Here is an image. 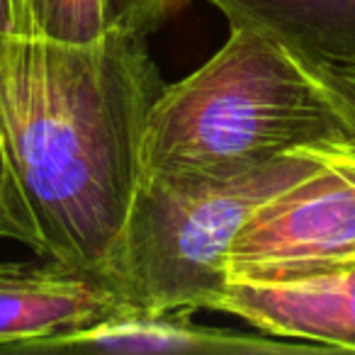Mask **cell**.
Masks as SVG:
<instances>
[{
	"instance_id": "6da1fadb",
	"label": "cell",
	"mask_w": 355,
	"mask_h": 355,
	"mask_svg": "<svg viewBox=\"0 0 355 355\" xmlns=\"http://www.w3.org/2000/svg\"><path fill=\"white\" fill-rule=\"evenodd\" d=\"M161 90L146 35L124 27L85 44L0 37V144L37 256L105 277Z\"/></svg>"
},
{
	"instance_id": "7a4b0ae2",
	"label": "cell",
	"mask_w": 355,
	"mask_h": 355,
	"mask_svg": "<svg viewBox=\"0 0 355 355\" xmlns=\"http://www.w3.org/2000/svg\"><path fill=\"white\" fill-rule=\"evenodd\" d=\"M355 134L353 112L280 37L234 25L200 69L163 85L144 132V173L202 171L324 146Z\"/></svg>"
},
{
	"instance_id": "3957f363",
	"label": "cell",
	"mask_w": 355,
	"mask_h": 355,
	"mask_svg": "<svg viewBox=\"0 0 355 355\" xmlns=\"http://www.w3.org/2000/svg\"><path fill=\"white\" fill-rule=\"evenodd\" d=\"M319 166L309 153L285 151L236 166L141 173L105 277L134 311H214L239 232Z\"/></svg>"
},
{
	"instance_id": "277c9868",
	"label": "cell",
	"mask_w": 355,
	"mask_h": 355,
	"mask_svg": "<svg viewBox=\"0 0 355 355\" xmlns=\"http://www.w3.org/2000/svg\"><path fill=\"white\" fill-rule=\"evenodd\" d=\"M309 156L321 161L319 171L248 219L232 243L227 277H272L355 261V158Z\"/></svg>"
},
{
	"instance_id": "5b68a950",
	"label": "cell",
	"mask_w": 355,
	"mask_h": 355,
	"mask_svg": "<svg viewBox=\"0 0 355 355\" xmlns=\"http://www.w3.org/2000/svg\"><path fill=\"white\" fill-rule=\"evenodd\" d=\"M214 311L261 334L355 353V261L272 277H229Z\"/></svg>"
},
{
	"instance_id": "8992f818",
	"label": "cell",
	"mask_w": 355,
	"mask_h": 355,
	"mask_svg": "<svg viewBox=\"0 0 355 355\" xmlns=\"http://www.w3.org/2000/svg\"><path fill=\"white\" fill-rule=\"evenodd\" d=\"M129 306L112 282L59 261H0V345L25 350L49 336L85 329Z\"/></svg>"
},
{
	"instance_id": "52a82bcc",
	"label": "cell",
	"mask_w": 355,
	"mask_h": 355,
	"mask_svg": "<svg viewBox=\"0 0 355 355\" xmlns=\"http://www.w3.org/2000/svg\"><path fill=\"white\" fill-rule=\"evenodd\" d=\"M25 350H88V353L151 355V353H209V355H285L324 353L326 345L280 336L241 334L234 329L195 324L183 311H119L85 329L49 336Z\"/></svg>"
},
{
	"instance_id": "ba28073f",
	"label": "cell",
	"mask_w": 355,
	"mask_h": 355,
	"mask_svg": "<svg viewBox=\"0 0 355 355\" xmlns=\"http://www.w3.org/2000/svg\"><path fill=\"white\" fill-rule=\"evenodd\" d=\"M229 25L280 37L326 69L355 66V0H207Z\"/></svg>"
},
{
	"instance_id": "9c48e42d",
	"label": "cell",
	"mask_w": 355,
	"mask_h": 355,
	"mask_svg": "<svg viewBox=\"0 0 355 355\" xmlns=\"http://www.w3.org/2000/svg\"><path fill=\"white\" fill-rule=\"evenodd\" d=\"M32 32L44 40L85 44L110 27L107 0H27Z\"/></svg>"
},
{
	"instance_id": "30bf717a",
	"label": "cell",
	"mask_w": 355,
	"mask_h": 355,
	"mask_svg": "<svg viewBox=\"0 0 355 355\" xmlns=\"http://www.w3.org/2000/svg\"><path fill=\"white\" fill-rule=\"evenodd\" d=\"M0 239L17 241L30 248V251L40 253L37 232L32 227V219L27 214L25 205H22L20 195H17L15 185H12L6 153H3V144H0Z\"/></svg>"
},
{
	"instance_id": "8fae6325",
	"label": "cell",
	"mask_w": 355,
	"mask_h": 355,
	"mask_svg": "<svg viewBox=\"0 0 355 355\" xmlns=\"http://www.w3.org/2000/svg\"><path fill=\"white\" fill-rule=\"evenodd\" d=\"M185 0H107L110 25L137 35H151L168 17L183 8Z\"/></svg>"
},
{
	"instance_id": "7c38bea8",
	"label": "cell",
	"mask_w": 355,
	"mask_h": 355,
	"mask_svg": "<svg viewBox=\"0 0 355 355\" xmlns=\"http://www.w3.org/2000/svg\"><path fill=\"white\" fill-rule=\"evenodd\" d=\"M326 69V66H324ZM331 83L340 90V95L348 103L350 112H353V122H355V66H345V69H326ZM300 151H309V153H331V156H345V158H355V134L348 139H340V141H329L324 146H311V148H300Z\"/></svg>"
},
{
	"instance_id": "4fadbf2b",
	"label": "cell",
	"mask_w": 355,
	"mask_h": 355,
	"mask_svg": "<svg viewBox=\"0 0 355 355\" xmlns=\"http://www.w3.org/2000/svg\"><path fill=\"white\" fill-rule=\"evenodd\" d=\"M8 35H35L32 32L30 10H27V0H0V37Z\"/></svg>"
}]
</instances>
